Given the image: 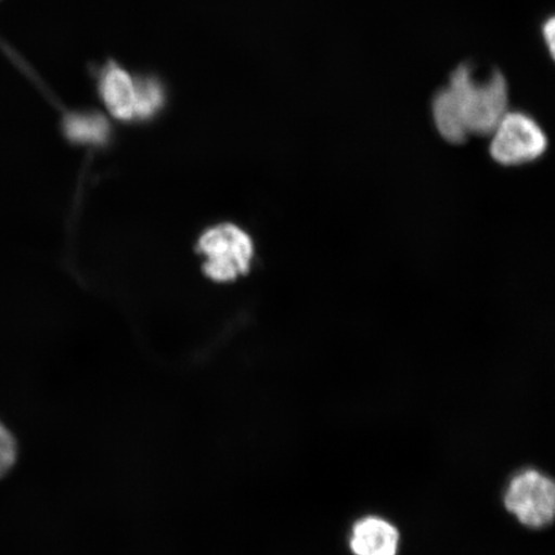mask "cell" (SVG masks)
<instances>
[{
	"label": "cell",
	"mask_w": 555,
	"mask_h": 555,
	"mask_svg": "<svg viewBox=\"0 0 555 555\" xmlns=\"http://www.w3.org/2000/svg\"><path fill=\"white\" fill-rule=\"evenodd\" d=\"M508 106V82L499 69L481 78L469 64H462L435 94L433 116L441 137L457 144L470 135H490Z\"/></svg>",
	"instance_id": "cell-1"
},
{
	"label": "cell",
	"mask_w": 555,
	"mask_h": 555,
	"mask_svg": "<svg viewBox=\"0 0 555 555\" xmlns=\"http://www.w3.org/2000/svg\"><path fill=\"white\" fill-rule=\"evenodd\" d=\"M198 253L204 256V272L215 282L225 283L248 273L254 260V242L241 228L221 224L201 235Z\"/></svg>",
	"instance_id": "cell-2"
},
{
	"label": "cell",
	"mask_w": 555,
	"mask_h": 555,
	"mask_svg": "<svg viewBox=\"0 0 555 555\" xmlns=\"http://www.w3.org/2000/svg\"><path fill=\"white\" fill-rule=\"evenodd\" d=\"M490 135V155L505 166L537 162L547 147L544 130L524 113L508 111Z\"/></svg>",
	"instance_id": "cell-3"
},
{
	"label": "cell",
	"mask_w": 555,
	"mask_h": 555,
	"mask_svg": "<svg viewBox=\"0 0 555 555\" xmlns=\"http://www.w3.org/2000/svg\"><path fill=\"white\" fill-rule=\"evenodd\" d=\"M504 504L524 526L544 529L555 516V485L537 469L519 472L505 491Z\"/></svg>",
	"instance_id": "cell-4"
},
{
	"label": "cell",
	"mask_w": 555,
	"mask_h": 555,
	"mask_svg": "<svg viewBox=\"0 0 555 555\" xmlns=\"http://www.w3.org/2000/svg\"><path fill=\"white\" fill-rule=\"evenodd\" d=\"M99 92L111 115L117 120L134 119V79L116 61H108L102 67L99 76Z\"/></svg>",
	"instance_id": "cell-5"
},
{
	"label": "cell",
	"mask_w": 555,
	"mask_h": 555,
	"mask_svg": "<svg viewBox=\"0 0 555 555\" xmlns=\"http://www.w3.org/2000/svg\"><path fill=\"white\" fill-rule=\"evenodd\" d=\"M400 533L379 517H365L352 527L350 547L353 555H398Z\"/></svg>",
	"instance_id": "cell-6"
},
{
	"label": "cell",
	"mask_w": 555,
	"mask_h": 555,
	"mask_svg": "<svg viewBox=\"0 0 555 555\" xmlns=\"http://www.w3.org/2000/svg\"><path fill=\"white\" fill-rule=\"evenodd\" d=\"M64 131L73 143L102 145L108 141L111 128L99 113H73L65 117Z\"/></svg>",
	"instance_id": "cell-7"
},
{
	"label": "cell",
	"mask_w": 555,
	"mask_h": 555,
	"mask_svg": "<svg viewBox=\"0 0 555 555\" xmlns=\"http://www.w3.org/2000/svg\"><path fill=\"white\" fill-rule=\"evenodd\" d=\"M135 106L134 117L150 120L163 109L166 102L164 82L156 76L145 75L134 80Z\"/></svg>",
	"instance_id": "cell-8"
},
{
	"label": "cell",
	"mask_w": 555,
	"mask_h": 555,
	"mask_svg": "<svg viewBox=\"0 0 555 555\" xmlns=\"http://www.w3.org/2000/svg\"><path fill=\"white\" fill-rule=\"evenodd\" d=\"M18 457V443L15 435L0 422V478L9 475Z\"/></svg>",
	"instance_id": "cell-9"
},
{
	"label": "cell",
	"mask_w": 555,
	"mask_h": 555,
	"mask_svg": "<svg viewBox=\"0 0 555 555\" xmlns=\"http://www.w3.org/2000/svg\"><path fill=\"white\" fill-rule=\"evenodd\" d=\"M541 34H543V38L545 41V46L547 48V52L552 55V59H554V51H555V18L551 16L550 18L545 20V23L543 24V29H541Z\"/></svg>",
	"instance_id": "cell-10"
}]
</instances>
